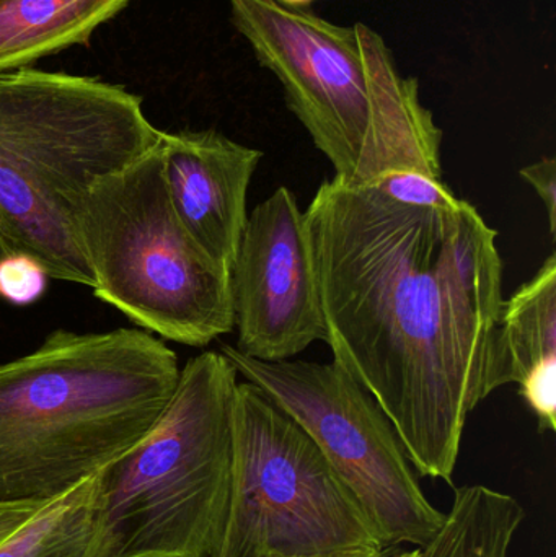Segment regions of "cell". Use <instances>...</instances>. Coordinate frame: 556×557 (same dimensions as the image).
<instances>
[{"instance_id": "277c9868", "label": "cell", "mask_w": 556, "mask_h": 557, "mask_svg": "<svg viewBox=\"0 0 556 557\" xmlns=\"http://www.w3.org/2000/svg\"><path fill=\"white\" fill-rule=\"evenodd\" d=\"M235 28L276 75L286 101L355 188L395 172L443 180V131L379 33L335 25L281 0H228Z\"/></svg>"}, {"instance_id": "7a4b0ae2", "label": "cell", "mask_w": 556, "mask_h": 557, "mask_svg": "<svg viewBox=\"0 0 556 557\" xmlns=\"http://www.w3.org/2000/svg\"><path fill=\"white\" fill-rule=\"evenodd\" d=\"M180 370L172 347L134 327L55 330L0 363V504L51 503L126 454Z\"/></svg>"}, {"instance_id": "e0dca14e", "label": "cell", "mask_w": 556, "mask_h": 557, "mask_svg": "<svg viewBox=\"0 0 556 557\" xmlns=\"http://www.w3.org/2000/svg\"><path fill=\"white\" fill-rule=\"evenodd\" d=\"M519 176L538 193L547 211L548 231L555 238L556 232V160L544 157L532 165L519 170Z\"/></svg>"}, {"instance_id": "44dd1931", "label": "cell", "mask_w": 556, "mask_h": 557, "mask_svg": "<svg viewBox=\"0 0 556 557\" xmlns=\"http://www.w3.org/2000/svg\"><path fill=\"white\" fill-rule=\"evenodd\" d=\"M9 253H12V250H10L9 244H7L5 240V235H3L2 227H0V260ZM0 304H2V301H0Z\"/></svg>"}, {"instance_id": "30bf717a", "label": "cell", "mask_w": 556, "mask_h": 557, "mask_svg": "<svg viewBox=\"0 0 556 557\" xmlns=\"http://www.w3.org/2000/svg\"><path fill=\"white\" fill-rule=\"evenodd\" d=\"M163 180L189 237L231 273L247 225V195L263 152L218 131H178L160 137Z\"/></svg>"}, {"instance_id": "d6986e66", "label": "cell", "mask_w": 556, "mask_h": 557, "mask_svg": "<svg viewBox=\"0 0 556 557\" xmlns=\"http://www.w3.org/2000/svg\"><path fill=\"white\" fill-rule=\"evenodd\" d=\"M418 548L407 549L401 546H395V548H388L384 557H417Z\"/></svg>"}, {"instance_id": "9a60e30c", "label": "cell", "mask_w": 556, "mask_h": 557, "mask_svg": "<svg viewBox=\"0 0 556 557\" xmlns=\"http://www.w3.org/2000/svg\"><path fill=\"white\" fill-rule=\"evenodd\" d=\"M369 186L384 198L408 208L453 211L464 201L444 185L443 180L418 172L391 173Z\"/></svg>"}, {"instance_id": "6da1fadb", "label": "cell", "mask_w": 556, "mask_h": 557, "mask_svg": "<svg viewBox=\"0 0 556 557\" xmlns=\"http://www.w3.org/2000/svg\"><path fill=\"white\" fill-rule=\"evenodd\" d=\"M326 341L420 476L453 483L469 416L496 392L498 232L464 199L408 208L333 176L304 212Z\"/></svg>"}, {"instance_id": "5b68a950", "label": "cell", "mask_w": 556, "mask_h": 557, "mask_svg": "<svg viewBox=\"0 0 556 557\" xmlns=\"http://www.w3.org/2000/svg\"><path fill=\"white\" fill-rule=\"evenodd\" d=\"M238 373L221 350L193 357L162 416L100 471L82 557H211L232 476Z\"/></svg>"}, {"instance_id": "2e32d148", "label": "cell", "mask_w": 556, "mask_h": 557, "mask_svg": "<svg viewBox=\"0 0 556 557\" xmlns=\"http://www.w3.org/2000/svg\"><path fill=\"white\" fill-rule=\"evenodd\" d=\"M45 268L23 253H9L0 260V301L26 307L38 301L48 288Z\"/></svg>"}, {"instance_id": "5bb4252c", "label": "cell", "mask_w": 556, "mask_h": 557, "mask_svg": "<svg viewBox=\"0 0 556 557\" xmlns=\"http://www.w3.org/2000/svg\"><path fill=\"white\" fill-rule=\"evenodd\" d=\"M100 471L82 481L0 543V557H82L90 542Z\"/></svg>"}, {"instance_id": "7c38bea8", "label": "cell", "mask_w": 556, "mask_h": 557, "mask_svg": "<svg viewBox=\"0 0 556 557\" xmlns=\"http://www.w3.org/2000/svg\"><path fill=\"white\" fill-rule=\"evenodd\" d=\"M131 0H0V72L87 45Z\"/></svg>"}, {"instance_id": "ac0fdd59", "label": "cell", "mask_w": 556, "mask_h": 557, "mask_svg": "<svg viewBox=\"0 0 556 557\" xmlns=\"http://www.w3.org/2000/svg\"><path fill=\"white\" fill-rule=\"evenodd\" d=\"M48 503L0 504V543L28 523Z\"/></svg>"}, {"instance_id": "ffe728a7", "label": "cell", "mask_w": 556, "mask_h": 557, "mask_svg": "<svg viewBox=\"0 0 556 557\" xmlns=\"http://www.w3.org/2000/svg\"><path fill=\"white\" fill-rule=\"evenodd\" d=\"M388 548L382 549V552H351L342 553V555H333L325 557H384Z\"/></svg>"}, {"instance_id": "4fadbf2b", "label": "cell", "mask_w": 556, "mask_h": 557, "mask_svg": "<svg viewBox=\"0 0 556 557\" xmlns=\"http://www.w3.org/2000/svg\"><path fill=\"white\" fill-rule=\"evenodd\" d=\"M526 512L509 494L480 484L456 487L441 529L417 557H508Z\"/></svg>"}, {"instance_id": "8fae6325", "label": "cell", "mask_w": 556, "mask_h": 557, "mask_svg": "<svg viewBox=\"0 0 556 557\" xmlns=\"http://www.w3.org/2000/svg\"><path fill=\"white\" fill-rule=\"evenodd\" d=\"M519 386L539 431L556 429V255L518 288L499 311L495 389Z\"/></svg>"}, {"instance_id": "ba28073f", "label": "cell", "mask_w": 556, "mask_h": 557, "mask_svg": "<svg viewBox=\"0 0 556 557\" xmlns=\"http://www.w3.org/2000/svg\"><path fill=\"white\" fill-rule=\"evenodd\" d=\"M221 352L302 428L365 510L385 548H421L444 522L417 480L394 425L336 362H261L224 344Z\"/></svg>"}, {"instance_id": "9c48e42d", "label": "cell", "mask_w": 556, "mask_h": 557, "mask_svg": "<svg viewBox=\"0 0 556 557\" xmlns=\"http://www.w3.org/2000/svg\"><path fill=\"white\" fill-rule=\"evenodd\" d=\"M238 352L283 362L326 341L306 218L280 186L248 214L231 271Z\"/></svg>"}, {"instance_id": "52a82bcc", "label": "cell", "mask_w": 556, "mask_h": 557, "mask_svg": "<svg viewBox=\"0 0 556 557\" xmlns=\"http://www.w3.org/2000/svg\"><path fill=\"white\" fill-rule=\"evenodd\" d=\"M371 520L312 438L258 386L232 401L227 513L211 557L382 552Z\"/></svg>"}, {"instance_id": "8992f818", "label": "cell", "mask_w": 556, "mask_h": 557, "mask_svg": "<svg viewBox=\"0 0 556 557\" xmlns=\"http://www.w3.org/2000/svg\"><path fill=\"white\" fill-rule=\"evenodd\" d=\"M78 231L95 297L139 330L189 347L208 346L235 330L231 273L176 218L160 140L91 186Z\"/></svg>"}, {"instance_id": "3957f363", "label": "cell", "mask_w": 556, "mask_h": 557, "mask_svg": "<svg viewBox=\"0 0 556 557\" xmlns=\"http://www.w3.org/2000/svg\"><path fill=\"white\" fill-rule=\"evenodd\" d=\"M143 98L97 77L0 72V227L12 253L51 278L94 288L82 206L98 180L160 140Z\"/></svg>"}]
</instances>
